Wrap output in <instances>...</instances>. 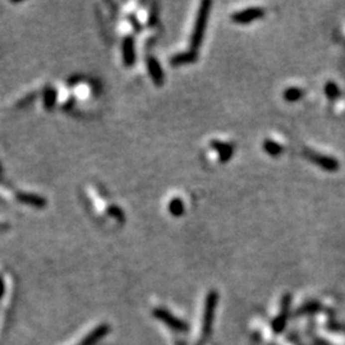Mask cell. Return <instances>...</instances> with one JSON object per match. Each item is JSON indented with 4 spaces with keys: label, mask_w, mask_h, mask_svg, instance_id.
<instances>
[{
    "label": "cell",
    "mask_w": 345,
    "mask_h": 345,
    "mask_svg": "<svg viewBox=\"0 0 345 345\" xmlns=\"http://www.w3.org/2000/svg\"><path fill=\"white\" fill-rule=\"evenodd\" d=\"M213 3L209 0L202 1L198 9L197 17H196L195 27H193V32L191 36V50L197 51L202 45V40H204L205 31H206L207 19H209L210 10H211Z\"/></svg>",
    "instance_id": "cell-1"
},
{
    "label": "cell",
    "mask_w": 345,
    "mask_h": 345,
    "mask_svg": "<svg viewBox=\"0 0 345 345\" xmlns=\"http://www.w3.org/2000/svg\"><path fill=\"white\" fill-rule=\"evenodd\" d=\"M263 15H265V9L254 6V8H248L242 12H236L231 14V21L238 24H247L253 22L257 18L263 17Z\"/></svg>",
    "instance_id": "cell-2"
},
{
    "label": "cell",
    "mask_w": 345,
    "mask_h": 345,
    "mask_svg": "<svg viewBox=\"0 0 345 345\" xmlns=\"http://www.w3.org/2000/svg\"><path fill=\"white\" fill-rule=\"evenodd\" d=\"M121 55L125 67H133L136 63V51H134V38L133 36H125L121 44Z\"/></svg>",
    "instance_id": "cell-3"
},
{
    "label": "cell",
    "mask_w": 345,
    "mask_h": 345,
    "mask_svg": "<svg viewBox=\"0 0 345 345\" xmlns=\"http://www.w3.org/2000/svg\"><path fill=\"white\" fill-rule=\"evenodd\" d=\"M147 68H148V72H150L151 78H152L153 83H155V86H157V87H161V86L164 85V80H165V77H164V72H162L161 65L159 64L157 59H155L153 56H148L147 58Z\"/></svg>",
    "instance_id": "cell-4"
},
{
    "label": "cell",
    "mask_w": 345,
    "mask_h": 345,
    "mask_svg": "<svg viewBox=\"0 0 345 345\" xmlns=\"http://www.w3.org/2000/svg\"><path fill=\"white\" fill-rule=\"evenodd\" d=\"M211 147L214 150L218 151L219 153V160L222 162L229 161L231 157H233L234 147L227 142H220V141H213L211 142Z\"/></svg>",
    "instance_id": "cell-5"
},
{
    "label": "cell",
    "mask_w": 345,
    "mask_h": 345,
    "mask_svg": "<svg viewBox=\"0 0 345 345\" xmlns=\"http://www.w3.org/2000/svg\"><path fill=\"white\" fill-rule=\"evenodd\" d=\"M198 58L197 51L195 50H188L184 51V53L180 54H175L174 56H171L170 59V64L173 67H180V65H186V64H192L195 63Z\"/></svg>",
    "instance_id": "cell-6"
},
{
    "label": "cell",
    "mask_w": 345,
    "mask_h": 345,
    "mask_svg": "<svg viewBox=\"0 0 345 345\" xmlns=\"http://www.w3.org/2000/svg\"><path fill=\"white\" fill-rule=\"evenodd\" d=\"M262 147H263V150H265L266 152H267L268 155H270V156H272V157L280 156L281 152L284 151L283 146L279 145L276 141H274V139H270V138H267V139H265V141H263Z\"/></svg>",
    "instance_id": "cell-7"
},
{
    "label": "cell",
    "mask_w": 345,
    "mask_h": 345,
    "mask_svg": "<svg viewBox=\"0 0 345 345\" xmlns=\"http://www.w3.org/2000/svg\"><path fill=\"white\" fill-rule=\"evenodd\" d=\"M169 213L174 218H179L184 214V202L182 198H173V200L169 202L168 206Z\"/></svg>",
    "instance_id": "cell-8"
},
{
    "label": "cell",
    "mask_w": 345,
    "mask_h": 345,
    "mask_svg": "<svg viewBox=\"0 0 345 345\" xmlns=\"http://www.w3.org/2000/svg\"><path fill=\"white\" fill-rule=\"evenodd\" d=\"M303 96V91L298 87H289L284 91V99L289 103H293V101H297Z\"/></svg>",
    "instance_id": "cell-9"
},
{
    "label": "cell",
    "mask_w": 345,
    "mask_h": 345,
    "mask_svg": "<svg viewBox=\"0 0 345 345\" xmlns=\"http://www.w3.org/2000/svg\"><path fill=\"white\" fill-rule=\"evenodd\" d=\"M157 21H159V10H157L156 5H153L152 10H151V13H150V17H148L147 24L150 27H153L155 24L157 23Z\"/></svg>",
    "instance_id": "cell-10"
},
{
    "label": "cell",
    "mask_w": 345,
    "mask_h": 345,
    "mask_svg": "<svg viewBox=\"0 0 345 345\" xmlns=\"http://www.w3.org/2000/svg\"><path fill=\"white\" fill-rule=\"evenodd\" d=\"M109 213L112 214V216H114L115 219H118V220H120V222H123L124 220V214H123V211L119 209V207L112 206L109 209Z\"/></svg>",
    "instance_id": "cell-11"
},
{
    "label": "cell",
    "mask_w": 345,
    "mask_h": 345,
    "mask_svg": "<svg viewBox=\"0 0 345 345\" xmlns=\"http://www.w3.org/2000/svg\"><path fill=\"white\" fill-rule=\"evenodd\" d=\"M128 18H129L130 23H132L133 27H134V31H136V32H141L142 27H141V24H139V22L137 21V18L134 17V15H133V14L128 15Z\"/></svg>",
    "instance_id": "cell-12"
}]
</instances>
